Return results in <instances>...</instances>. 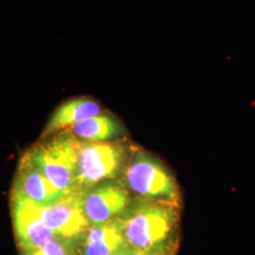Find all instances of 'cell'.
<instances>
[{
  "instance_id": "11",
  "label": "cell",
  "mask_w": 255,
  "mask_h": 255,
  "mask_svg": "<svg viewBox=\"0 0 255 255\" xmlns=\"http://www.w3.org/2000/svg\"><path fill=\"white\" fill-rule=\"evenodd\" d=\"M67 129L78 139L90 142H109L124 133V128L119 119L104 112Z\"/></svg>"
},
{
  "instance_id": "2",
  "label": "cell",
  "mask_w": 255,
  "mask_h": 255,
  "mask_svg": "<svg viewBox=\"0 0 255 255\" xmlns=\"http://www.w3.org/2000/svg\"><path fill=\"white\" fill-rule=\"evenodd\" d=\"M123 179V185L136 199L180 206V188L173 174L159 159L137 146L126 157Z\"/></svg>"
},
{
  "instance_id": "9",
  "label": "cell",
  "mask_w": 255,
  "mask_h": 255,
  "mask_svg": "<svg viewBox=\"0 0 255 255\" xmlns=\"http://www.w3.org/2000/svg\"><path fill=\"white\" fill-rule=\"evenodd\" d=\"M126 247L118 219L87 229L77 241V255H117Z\"/></svg>"
},
{
  "instance_id": "12",
  "label": "cell",
  "mask_w": 255,
  "mask_h": 255,
  "mask_svg": "<svg viewBox=\"0 0 255 255\" xmlns=\"http://www.w3.org/2000/svg\"><path fill=\"white\" fill-rule=\"evenodd\" d=\"M77 241L57 236L44 246L23 255H77Z\"/></svg>"
},
{
  "instance_id": "5",
  "label": "cell",
  "mask_w": 255,
  "mask_h": 255,
  "mask_svg": "<svg viewBox=\"0 0 255 255\" xmlns=\"http://www.w3.org/2000/svg\"><path fill=\"white\" fill-rule=\"evenodd\" d=\"M131 201L126 187L112 180L101 182L82 193V211L90 226L119 219Z\"/></svg>"
},
{
  "instance_id": "8",
  "label": "cell",
  "mask_w": 255,
  "mask_h": 255,
  "mask_svg": "<svg viewBox=\"0 0 255 255\" xmlns=\"http://www.w3.org/2000/svg\"><path fill=\"white\" fill-rule=\"evenodd\" d=\"M12 205L14 228L23 254L39 249L57 237L38 218L32 203L12 201Z\"/></svg>"
},
{
  "instance_id": "13",
  "label": "cell",
  "mask_w": 255,
  "mask_h": 255,
  "mask_svg": "<svg viewBox=\"0 0 255 255\" xmlns=\"http://www.w3.org/2000/svg\"><path fill=\"white\" fill-rule=\"evenodd\" d=\"M176 252H171V253H160V254H136L131 252L127 247L126 251L124 252L123 255H175Z\"/></svg>"
},
{
  "instance_id": "10",
  "label": "cell",
  "mask_w": 255,
  "mask_h": 255,
  "mask_svg": "<svg viewBox=\"0 0 255 255\" xmlns=\"http://www.w3.org/2000/svg\"><path fill=\"white\" fill-rule=\"evenodd\" d=\"M103 113L101 104L91 97H77L61 103L51 114L42 138L54 135L86 119Z\"/></svg>"
},
{
  "instance_id": "3",
  "label": "cell",
  "mask_w": 255,
  "mask_h": 255,
  "mask_svg": "<svg viewBox=\"0 0 255 255\" xmlns=\"http://www.w3.org/2000/svg\"><path fill=\"white\" fill-rule=\"evenodd\" d=\"M33 147L25 156L64 195L78 190V160L80 142L70 130L64 129Z\"/></svg>"
},
{
  "instance_id": "14",
  "label": "cell",
  "mask_w": 255,
  "mask_h": 255,
  "mask_svg": "<svg viewBox=\"0 0 255 255\" xmlns=\"http://www.w3.org/2000/svg\"><path fill=\"white\" fill-rule=\"evenodd\" d=\"M126 249H127V247H126V248H124V249H123V250H122V251H121V252H120V253H119V254H118V255H124V252H125V251H126Z\"/></svg>"
},
{
  "instance_id": "7",
  "label": "cell",
  "mask_w": 255,
  "mask_h": 255,
  "mask_svg": "<svg viewBox=\"0 0 255 255\" xmlns=\"http://www.w3.org/2000/svg\"><path fill=\"white\" fill-rule=\"evenodd\" d=\"M64 196L24 155L14 179L12 201H27L36 206H45Z\"/></svg>"
},
{
  "instance_id": "6",
  "label": "cell",
  "mask_w": 255,
  "mask_h": 255,
  "mask_svg": "<svg viewBox=\"0 0 255 255\" xmlns=\"http://www.w3.org/2000/svg\"><path fill=\"white\" fill-rule=\"evenodd\" d=\"M33 208L43 224L59 237L78 240L90 227L82 207V193L65 195L45 206Z\"/></svg>"
},
{
  "instance_id": "4",
  "label": "cell",
  "mask_w": 255,
  "mask_h": 255,
  "mask_svg": "<svg viewBox=\"0 0 255 255\" xmlns=\"http://www.w3.org/2000/svg\"><path fill=\"white\" fill-rule=\"evenodd\" d=\"M127 155V150L119 143L81 140L77 181L79 192L113 180L122 169Z\"/></svg>"
},
{
  "instance_id": "1",
  "label": "cell",
  "mask_w": 255,
  "mask_h": 255,
  "mask_svg": "<svg viewBox=\"0 0 255 255\" xmlns=\"http://www.w3.org/2000/svg\"><path fill=\"white\" fill-rule=\"evenodd\" d=\"M126 246L136 254H160L177 251L179 207L134 199L119 218Z\"/></svg>"
}]
</instances>
